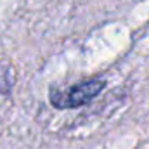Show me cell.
Wrapping results in <instances>:
<instances>
[{
	"label": "cell",
	"instance_id": "cell-1",
	"mask_svg": "<svg viewBox=\"0 0 149 149\" xmlns=\"http://www.w3.org/2000/svg\"><path fill=\"white\" fill-rule=\"evenodd\" d=\"M104 88H106L104 78H90L76 85H71L64 90L52 87L49 90V101L56 109H74L94 101Z\"/></svg>",
	"mask_w": 149,
	"mask_h": 149
}]
</instances>
